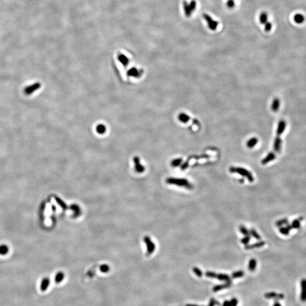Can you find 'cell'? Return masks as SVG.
I'll list each match as a JSON object with an SVG mask.
<instances>
[{
	"mask_svg": "<svg viewBox=\"0 0 306 306\" xmlns=\"http://www.w3.org/2000/svg\"><path fill=\"white\" fill-rule=\"evenodd\" d=\"M178 119L183 123H187L190 120V117L185 113H180L178 116Z\"/></svg>",
	"mask_w": 306,
	"mask_h": 306,
	"instance_id": "d6986e66",
	"label": "cell"
},
{
	"mask_svg": "<svg viewBox=\"0 0 306 306\" xmlns=\"http://www.w3.org/2000/svg\"><path fill=\"white\" fill-rule=\"evenodd\" d=\"M56 200L57 203H58V205L60 207H62V208L64 209H66V208H67V206H66L65 203H64L61 199H60V198H58V197H56Z\"/></svg>",
	"mask_w": 306,
	"mask_h": 306,
	"instance_id": "74e56055",
	"label": "cell"
},
{
	"mask_svg": "<svg viewBox=\"0 0 306 306\" xmlns=\"http://www.w3.org/2000/svg\"><path fill=\"white\" fill-rule=\"evenodd\" d=\"M230 303L231 306H236L238 304V300L235 298H233L231 300Z\"/></svg>",
	"mask_w": 306,
	"mask_h": 306,
	"instance_id": "bcb514c9",
	"label": "cell"
},
{
	"mask_svg": "<svg viewBox=\"0 0 306 306\" xmlns=\"http://www.w3.org/2000/svg\"><path fill=\"white\" fill-rule=\"evenodd\" d=\"M258 143V139L256 137H253L248 140L247 143V146L249 148H252L255 147Z\"/></svg>",
	"mask_w": 306,
	"mask_h": 306,
	"instance_id": "4316f807",
	"label": "cell"
},
{
	"mask_svg": "<svg viewBox=\"0 0 306 306\" xmlns=\"http://www.w3.org/2000/svg\"><path fill=\"white\" fill-rule=\"evenodd\" d=\"M183 162L182 158H176L171 162V165L174 167L180 165Z\"/></svg>",
	"mask_w": 306,
	"mask_h": 306,
	"instance_id": "f546056e",
	"label": "cell"
},
{
	"mask_svg": "<svg viewBox=\"0 0 306 306\" xmlns=\"http://www.w3.org/2000/svg\"><path fill=\"white\" fill-rule=\"evenodd\" d=\"M144 242L146 244L147 247V251L148 253L150 255L155 251V245L151 240V239L149 238V236H145L144 239Z\"/></svg>",
	"mask_w": 306,
	"mask_h": 306,
	"instance_id": "5b68a950",
	"label": "cell"
},
{
	"mask_svg": "<svg viewBox=\"0 0 306 306\" xmlns=\"http://www.w3.org/2000/svg\"><path fill=\"white\" fill-rule=\"evenodd\" d=\"M186 306H199L196 304H187Z\"/></svg>",
	"mask_w": 306,
	"mask_h": 306,
	"instance_id": "f907efd6",
	"label": "cell"
},
{
	"mask_svg": "<svg viewBox=\"0 0 306 306\" xmlns=\"http://www.w3.org/2000/svg\"><path fill=\"white\" fill-rule=\"evenodd\" d=\"M249 233H250V234H251V235L252 236L253 238H255L256 239H257V240H261V236L258 233H257V232L255 229H253V228L251 229V230H250V231H249Z\"/></svg>",
	"mask_w": 306,
	"mask_h": 306,
	"instance_id": "836d02e7",
	"label": "cell"
},
{
	"mask_svg": "<svg viewBox=\"0 0 306 306\" xmlns=\"http://www.w3.org/2000/svg\"><path fill=\"white\" fill-rule=\"evenodd\" d=\"M244 276V273L242 270H239L237 272H234L232 274V277L234 278H241L243 277Z\"/></svg>",
	"mask_w": 306,
	"mask_h": 306,
	"instance_id": "d6a6232c",
	"label": "cell"
},
{
	"mask_svg": "<svg viewBox=\"0 0 306 306\" xmlns=\"http://www.w3.org/2000/svg\"><path fill=\"white\" fill-rule=\"evenodd\" d=\"M256 260L255 259H251L250 261H249V264H248V269H249L250 271L253 272V271H254V270L256 269Z\"/></svg>",
	"mask_w": 306,
	"mask_h": 306,
	"instance_id": "83f0119b",
	"label": "cell"
},
{
	"mask_svg": "<svg viewBox=\"0 0 306 306\" xmlns=\"http://www.w3.org/2000/svg\"><path fill=\"white\" fill-rule=\"evenodd\" d=\"M216 278L218 279L220 281H226V282H228V283H231V280L230 277L228 275L226 274H217Z\"/></svg>",
	"mask_w": 306,
	"mask_h": 306,
	"instance_id": "ffe728a7",
	"label": "cell"
},
{
	"mask_svg": "<svg viewBox=\"0 0 306 306\" xmlns=\"http://www.w3.org/2000/svg\"><path fill=\"white\" fill-rule=\"evenodd\" d=\"M189 5L192 12H193L197 8V2L196 0H191L189 3Z\"/></svg>",
	"mask_w": 306,
	"mask_h": 306,
	"instance_id": "8d00e7d4",
	"label": "cell"
},
{
	"mask_svg": "<svg viewBox=\"0 0 306 306\" xmlns=\"http://www.w3.org/2000/svg\"><path fill=\"white\" fill-rule=\"evenodd\" d=\"M280 106V100L278 98H274L273 99L272 106H271L272 110L273 111V112H277L279 110Z\"/></svg>",
	"mask_w": 306,
	"mask_h": 306,
	"instance_id": "9a60e30c",
	"label": "cell"
},
{
	"mask_svg": "<svg viewBox=\"0 0 306 306\" xmlns=\"http://www.w3.org/2000/svg\"><path fill=\"white\" fill-rule=\"evenodd\" d=\"M189 166V161L187 160L182 165H181V170H186V169L188 168V167Z\"/></svg>",
	"mask_w": 306,
	"mask_h": 306,
	"instance_id": "ee69618b",
	"label": "cell"
},
{
	"mask_svg": "<svg viewBox=\"0 0 306 306\" xmlns=\"http://www.w3.org/2000/svg\"><path fill=\"white\" fill-rule=\"evenodd\" d=\"M279 231L281 234L285 236L288 235L289 234L290 231L289 228H287L286 226L285 227L282 226L281 228H280Z\"/></svg>",
	"mask_w": 306,
	"mask_h": 306,
	"instance_id": "1f68e13d",
	"label": "cell"
},
{
	"mask_svg": "<svg viewBox=\"0 0 306 306\" xmlns=\"http://www.w3.org/2000/svg\"><path fill=\"white\" fill-rule=\"evenodd\" d=\"M303 220V217H299L298 218V219H295L294 220L292 223L291 224V226L293 228H295V229H298V228H299L300 227H301V222Z\"/></svg>",
	"mask_w": 306,
	"mask_h": 306,
	"instance_id": "603a6c76",
	"label": "cell"
},
{
	"mask_svg": "<svg viewBox=\"0 0 306 306\" xmlns=\"http://www.w3.org/2000/svg\"><path fill=\"white\" fill-rule=\"evenodd\" d=\"M300 299L303 302H306V278H303L301 281Z\"/></svg>",
	"mask_w": 306,
	"mask_h": 306,
	"instance_id": "8992f818",
	"label": "cell"
},
{
	"mask_svg": "<svg viewBox=\"0 0 306 306\" xmlns=\"http://www.w3.org/2000/svg\"><path fill=\"white\" fill-rule=\"evenodd\" d=\"M41 87V84L39 82L33 83L31 85L26 87L24 90V92L26 95H30L32 94L35 91L39 90Z\"/></svg>",
	"mask_w": 306,
	"mask_h": 306,
	"instance_id": "277c9868",
	"label": "cell"
},
{
	"mask_svg": "<svg viewBox=\"0 0 306 306\" xmlns=\"http://www.w3.org/2000/svg\"><path fill=\"white\" fill-rule=\"evenodd\" d=\"M231 283H228V282H226L225 284H223V285H216L213 287V291L214 292H217V291H220L222 289H226V288H228L230 286H231Z\"/></svg>",
	"mask_w": 306,
	"mask_h": 306,
	"instance_id": "cb8c5ba5",
	"label": "cell"
},
{
	"mask_svg": "<svg viewBox=\"0 0 306 306\" xmlns=\"http://www.w3.org/2000/svg\"><path fill=\"white\" fill-rule=\"evenodd\" d=\"M250 240H251V237L249 236V235L245 236L243 238H242V240H241V243H243V244L246 245V244H248V243L249 242Z\"/></svg>",
	"mask_w": 306,
	"mask_h": 306,
	"instance_id": "b9f144b4",
	"label": "cell"
},
{
	"mask_svg": "<svg viewBox=\"0 0 306 306\" xmlns=\"http://www.w3.org/2000/svg\"><path fill=\"white\" fill-rule=\"evenodd\" d=\"M276 158V154L273 152H270L267 154V155L265 157L262 161H261V164L263 165H265L268 164L269 162L273 161Z\"/></svg>",
	"mask_w": 306,
	"mask_h": 306,
	"instance_id": "7c38bea8",
	"label": "cell"
},
{
	"mask_svg": "<svg viewBox=\"0 0 306 306\" xmlns=\"http://www.w3.org/2000/svg\"><path fill=\"white\" fill-rule=\"evenodd\" d=\"M265 242L264 241H260L255 243L252 244H246L245 246V249L247 250H249L253 248H260L263 247L265 245Z\"/></svg>",
	"mask_w": 306,
	"mask_h": 306,
	"instance_id": "4fadbf2b",
	"label": "cell"
},
{
	"mask_svg": "<svg viewBox=\"0 0 306 306\" xmlns=\"http://www.w3.org/2000/svg\"><path fill=\"white\" fill-rule=\"evenodd\" d=\"M273 25L271 22H267L265 24V30L266 32H269L272 29Z\"/></svg>",
	"mask_w": 306,
	"mask_h": 306,
	"instance_id": "60d3db41",
	"label": "cell"
},
{
	"mask_svg": "<svg viewBox=\"0 0 306 306\" xmlns=\"http://www.w3.org/2000/svg\"><path fill=\"white\" fill-rule=\"evenodd\" d=\"M71 209L74 212V217H78L81 214V209L78 205L76 204H72L71 206Z\"/></svg>",
	"mask_w": 306,
	"mask_h": 306,
	"instance_id": "d4e9b609",
	"label": "cell"
},
{
	"mask_svg": "<svg viewBox=\"0 0 306 306\" xmlns=\"http://www.w3.org/2000/svg\"><path fill=\"white\" fill-rule=\"evenodd\" d=\"M133 161L134 163V169L138 173H142L145 171V167L140 163V158L138 157L134 158Z\"/></svg>",
	"mask_w": 306,
	"mask_h": 306,
	"instance_id": "ba28073f",
	"label": "cell"
},
{
	"mask_svg": "<svg viewBox=\"0 0 306 306\" xmlns=\"http://www.w3.org/2000/svg\"><path fill=\"white\" fill-rule=\"evenodd\" d=\"M244 179H240L239 180V182L241 183H244Z\"/></svg>",
	"mask_w": 306,
	"mask_h": 306,
	"instance_id": "681fc988",
	"label": "cell"
},
{
	"mask_svg": "<svg viewBox=\"0 0 306 306\" xmlns=\"http://www.w3.org/2000/svg\"><path fill=\"white\" fill-rule=\"evenodd\" d=\"M286 127V122L284 120H280L278 124L277 130H276V134L277 136H281L283 133L284 132V130Z\"/></svg>",
	"mask_w": 306,
	"mask_h": 306,
	"instance_id": "9c48e42d",
	"label": "cell"
},
{
	"mask_svg": "<svg viewBox=\"0 0 306 306\" xmlns=\"http://www.w3.org/2000/svg\"><path fill=\"white\" fill-rule=\"evenodd\" d=\"M205 275L207 277H209V278H217V274H216L215 272H210V271H207L206 273H205Z\"/></svg>",
	"mask_w": 306,
	"mask_h": 306,
	"instance_id": "ab89813d",
	"label": "cell"
},
{
	"mask_svg": "<svg viewBox=\"0 0 306 306\" xmlns=\"http://www.w3.org/2000/svg\"><path fill=\"white\" fill-rule=\"evenodd\" d=\"M219 305V303L216 301L214 299H210V303L209 304V306H214L215 305Z\"/></svg>",
	"mask_w": 306,
	"mask_h": 306,
	"instance_id": "f6af8a7d",
	"label": "cell"
},
{
	"mask_svg": "<svg viewBox=\"0 0 306 306\" xmlns=\"http://www.w3.org/2000/svg\"><path fill=\"white\" fill-rule=\"evenodd\" d=\"M165 182L169 184H173L179 186L184 187L188 190H192L193 188V186L188 180L186 179H180V178H169L165 180Z\"/></svg>",
	"mask_w": 306,
	"mask_h": 306,
	"instance_id": "6da1fadb",
	"label": "cell"
},
{
	"mask_svg": "<svg viewBox=\"0 0 306 306\" xmlns=\"http://www.w3.org/2000/svg\"><path fill=\"white\" fill-rule=\"evenodd\" d=\"M203 17L204 19L207 22V24L208 25L209 29L211 30L212 31H214V30H217L218 25H219L218 22L214 20L209 15L207 14L206 13L203 14Z\"/></svg>",
	"mask_w": 306,
	"mask_h": 306,
	"instance_id": "3957f363",
	"label": "cell"
},
{
	"mask_svg": "<svg viewBox=\"0 0 306 306\" xmlns=\"http://www.w3.org/2000/svg\"><path fill=\"white\" fill-rule=\"evenodd\" d=\"M193 271L197 276L199 277H201L203 276V272L200 269L198 268L197 267H193Z\"/></svg>",
	"mask_w": 306,
	"mask_h": 306,
	"instance_id": "f35d334b",
	"label": "cell"
},
{
	"mask_svg": "<svg viewBox=\"0 0 306 306\" xmlns=\"http://www.w3.org/2000/svg\"><path fill=\"white\" fill-rule=\"evenodd\" d=\"M273 306H282V305L281 304L280 302L276 301V302H275V303H274Z\"/></svg>",
	"mask_w": 306,
	"mask_h": 306,
	"instance_id": "c3c4849f",
	"label": "cell"
},
{
	"mask_svg": "<svg viewBox=\"0 0 306 306\" xmlns=\"http://www.w3.org/2000/svg\"><path fill=\"white\" fill-rule=\"evenodd\" d=\"M50 278L48 277L44 278L41 280V282H40V290L43 292L46 291L48 289V287H50Z\"/></svg>",
	"mask_w": 306,
	"mask_h": 306,
	"instance_id": "30bf717a",
	"label": "cell"
},
{
	"mask_svg": "<svg viewBox=\"0 0 306 306\" xmlns=\"http://www.w3.org/2000/svg\"><path fill=\"white\" fill-rule=\"evenodd\" d=\"M223 306H231V303H230V302L229 301H225L224 302V304H223Z\"/></svg>",
	"mask_w": 306,
	"mask_h": 306,
	"instance_id": "7dc6e473",
	"label": "cell"
},
{
	"mask_svg": "<svg viewBox=\"0 0 306 306\" xmlns=\"http://www.w3.org/2000/svg\"><path fill=\"white\" fill-rule=\"evenodd\" d=\"M226 5L228 8L232 9L235 5V1L234 0H228L226 2Z\"/></svg>",
	"mask_w": 306,
	"mask_h": 306,
	"instance_id": "7bdbcfd3",
	"label": "cell"
},
{
	"mask_svg": "<svg viewBox=\"0 0 306 306\" xmlns=\"http://www.w3.org/2000/svg\"><path fill=\"white\" fill-rule=\"evenodd\" d=\"M229 171L231 173H237L240 175L244 176L248 179L249 182L252 183L254 181V178L251 173L250 171L243 169L242 167H230Z\"/></svg>",
	"mask_w": 306,
	"mask_h": 306,
	"instance_id": "7a4b0ae2",
	"label": "cell"
},
{
	"mask_svg": "<svg viewBox=\"0 0 306 306\" xmlns=\"http://www.w3.org/2000/svg\"><path fill=\"white\" fill-rule=\"evenodd\" d=\"M9 252L8 247L5 244H2L0 245V255H5Z\"/></svg>",
	"mask_w": 306,
	"mask_h": 306,
	"instance_id": "4dcf8cb0",
	"label": "cell"
},
{
	"mask_svg": "<svg viewBox=\"0 0 306 306\" xmlns=\"http://www.w3.org/2000/svg\"><path fill=\"white\" fill-rule=\"evenodd\" d=\"M294 21L297 24H302V23L305 20V17L301 14L297 13L295 15H294L293 17Z\"/></svg>",
	"mask_w": 306,
	"mask_h": 306,
	"instance_id": "ac0fdd59",
	"label": "cell"
},
{
	"mask_svg": "<svg viewBox=\"0 0 306 306\" xmlns=\"http://www.w3.org/2000/svg\"><path fill=\"white\" fill-rule=\"evenodd\" d=\"M110 267L107 264H103V265H102L100 266V270L102 273H108L110 271Z\"/></svg>",
	"mask_w": 306,
	"mask_h": 306,
	"instance_id": "d590c367",
	"label": "cell"
},
{
	"mask_svg": "<svg viewBox=\"0 0 306 306\" xmlns=\"http://www.w3.org/2000/svg\"><path fill=\"white\" fill-rule=\"evenodd\" d=\"M239 230H240V232L242 234H243L245 236H249L250 233H249V231H248L247 230V228H245L244 226L243 225H241L239 227Z\"/></svg>",
	"mask_w": 306,
	"mask_h": 306,
	"instance_id": "e575fe53",
	"label": "cell"
},
{
	"mask_svg": "<svg viewBox=\"0 0 306 306\" xmlns=\"http://www.w3.org/2000/svg\"><path fill=\"white\" fill-rule=\"evenodd\" d=\"M65 278V274L62 272H58L54 277V281L56 283H61Z\"/></svg>",
	"mask_w": 306,
	"mask_h": 306,
	"instance_id": "44dd1931",
	"label": "cell"
},
{
	"mask_svg": "<svg viewBox=\"0 0 306 306\" xmlns=\"http://www.w3.org/2000/svg\"><path fill=\"white\" fill-rule=\"evenodd\" d=\"M118 60L120 61V63L123 65L124 66L128 65L129 63V58L124 55V54H120L118 56Z\"/></svg>",
	"mask_w": 306,
	"mask_h": 306,
	"instance_id": "7402d4cb",
	"label": "cell"
},
{
	"mask_svg": "<svg viewBox=\"0 0 306 306\" xmlns=\"http://www.w3.org/2000/svg\"><path fill=\"white\" fill-rule=\"evenodd\" d=\"M107 127L103 124H98L96 127V131L99 134H104L106 132Z\"/></svg>",
	"mask_w": 306,
	"mask_h": 306,
	"instance_id": "e0dca14e",
	"label": "cell"
},
{
	"mask_svg": "<svg viewBox=\"0 0 306 306\" xmlns=\"http://www.w3.org/2000/svg\"><path fill=\"white\" fill-rule=\"evenodd\" d=\"M128 76L132 77L138 78L141 77V73H140V71H138L136 68H132L129 70L128 71Z\"/></svg>",
	"mask_w": 306,
	"mask_h": 306,
	"instance_id": "5bb4252c",
	"label": "cell"
},
{
	"mask_svg": "<svg viewBox=\"0 0 306 306\" xmlns=\"http://www.w3.org/2000/svg\"><path fill=\"white\" fill-rule=\"evenodd\" d=\"M289 224V220L287 218H283V219H280L276 222V226L278 228H281L282 226H283L284 225H287V224Z\"/></svg>",
	"mask_w": 306,
	"mask_h": 306,
	"instance_id": "f1b7e54d",
	"label": "cell"
},
{
	"mask_svg": "<svg viewBox=\"0 0 306 306\" xmlns=\"http://www.w3.org/2000/svg\"><path fill=\"white\" fill-rule=\"evenodd\" d=\"M260 22L263 25H265V23L268 22V14L265 12L261 13L260 16Z\"/></svg>",
	"mask_w": 306,
	"mask_h": 306,
	"instance_id": "484cf974",
	"label": "cell"
},
{
	"mask_svg": "<svg viewBox=\"0 0 306 306\" xmlns=\"http://www.w3.org/2000/svg\"><path fill=\"white\" fill-rule=\"evenodd\" d=\"M265 297L267 299H272L276 301L282 300L285 298V295L281 293H277L276 292H269L265 294Z\"/></svg>",
	"mask_w": 306,
	"mask_h": 306,
	"instance_id": "52a82bcc",
	"label": "cell"
},
{
	"mask_svg": "<svg viewBox=\"0 0 306 306\" xmlns=\"http://www.w3.org/2000/svg\"><path fill=\"white\" fill-rule=\"evenodd\" d=\"M282 146V140L280 136H276L273 144V148L276 152L279 153L281 151Z\"/></svg>",
	"mask_w": 306,
	"mask_h": 306,
	"instance_id": "8fae6325",
	"label": "cell"
},
{
	"mask_svg": "<svg viewBox=\"0 0 306 306\" xmlns=\"http://www.w3.org/2000/svg\"><path fill=\"white\" fill-rule=\"evenodd\" d=\"M183 8H184V11L186 16L187 17H190L191 16L192 12L190 9L189 4L186 2V1H184L183 2Z\"/></svg>",
	"mask_w": 306,
	"mask_h": 306,
	"instance_id": "2e32d148",
	"label": "cell"
}]
</instances>
